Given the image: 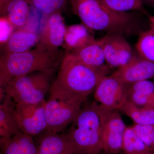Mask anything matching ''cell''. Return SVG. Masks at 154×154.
<instances>
[{"instance_id":"836d02e7","label":"cell","mask_w":154,"mask_h":154,"mask_svg":"<svg viewBox=\"0 0 154 154\" xmlns=\"http://www.w3.org/2000/svg\"></svg>"},{"instance_id":"5bb4252c","label":"cell","mask_w":154,"mask_h":154,"mask_svg":"<svg viewBox=\"0 0 154 154\" xmlns=\"http://www.w3.org/2000/svg\"><path fill=\"white\" fill-rule=\"evenodd\" d=\"M0 146L2 154H38L32 137L21 131L11 137L1 138Z\"/></svg>"},{"instance_id":"44dd1931","label":"cell","mask_w":154,"mask_h":154,"mask_svg":"<svg viewBox=\"0 0 154 154\" xmlns=\"http://www.w3.org/2000/svg\"><path fill=\"white\" fill-rule=\"evenodd\" d=\"M136 49L141 57L154 62V28L150 26L148 30L140 32Z\"/></svg>"},{"instance_id":"7402d4cb","label":"cell","mask_w":154,"mask_h":154,"mask_svg":"<svg viewBox=\"0 0 154 154\" xmlns=\"http://www.w3.org/2000/svg\"><path fill=\"white\" fill-rule=\"evenodd\" d=\"M122 151L124 154H141L150 150L132 127L127 126L123 137Z\"/></svg>"},{"instance_id":"3957f363","label":"cell","mask_w":154,"mask_h":154,"mask_svg":"<svg viewBox=\"0 0 154 154\" xmlns=\"http://www.w3.org/2000/svg\"><path fill=\"white\" fill-rule=\"evenodd\" d=\"M60 66L50 92H67L86 99L110 71L108 66L97 68L86 65L68 51L64 55Z\"/></svg>"},{"instance_id":"4316f807","label":"cell","mask_w":154,"mask_h":154,"mask_svg":"<svg viewBox=\"0 0 154 154\" xmlns=\"http://www.w3.org/2000/svg\"><path fill=\"white\" fill-rule=\"evenodd\" d=\"M128 90L138 92L154 99V82L149 80H143L129 85Z\"/></svg>"},{"instance_id":"cb8c5ba5","label":"cell","mask_w":154,"mask_h":154,"mask_svg":"<svg viewBox=\"0 0 154 154\" xmlns=\"http://www.w3.org/2000/svg\"><path fill=\"white\" fill-rule=\"evenodd\" d=\"M30 1L31 5L46 16L55 12H62L66 10V0Z\"/></svg>"},{"instance_id":"e0dca14e","label":"cell","mask_w":154,"mask_h":154,"mask_svg":"<svg viewBox=\"0 0 154 154\" xmlns=\"http://www.w3.org/2000/svg\"><path fill=\"white\" fill-rule=\"evenodd\" d=\"M80 62L94 68L107 66L101 38L94 41L79 49L70 52Z\"/></svg>"},{"instance_id":"2e32d148","label":"cell","mask_w":154,"mask_h":154,"mask_svg":"<svg viewBox=\"0 0 154 154\" xmlns=\"http://www.w3.org/2000/svg\"><path fill=\"white\" fill-rule=\"evenodd\" d=\"M93 31L82 23L66 26L62 47L68 52L79 49L95 40Z\"/></svg>"},{"instance_id":"ffe728a7","label":"cell","mask_w":154,"mask_h":154,"mask_svg":"<svg viewBox=\"0 0 154 154\" xmlns=\"http://www.w3.org/2000/svg\"><path fill=\"white\" fill-rule=\"evenodd\" d=\"M119 110L131 119L135 124L154 125V108L138 107L128 102Z\"/></svg>"},{"instance_id":"603a6c76","label":"cell","mask_w":154,"mask_h":154,"mask_svg":"<svg viewBox=\"0 0 154 154\" xmlns=\"http://www.w3.org/2000/svg\"><path fill=\"white\" fill-rule=\"evenodd\" d=\"M113 11L120 12L141 11L146 14L140 0H100Z\"/></svg>"},{"instance_id":"4dcf8cb0","label":"cell","mask_w":154,"mask_h":154,"mask_svg":"<svg viewBox=\"0 0 154 154\" xmlns=\"http://www.w3.org/2000/svg\"><path fill=\"white\" fill-rule=\"evenodd\" d=\"M149 18L150 25L154 28V16H149Z\"/></svg>"},{"instance_id":"9c48e42d","label":"cell","mask_w":154,"mask_h":154,"mask_svg":"<svg viewBox=\"0 0 154 154\" xmlns=\"http://www.w3.org/2000/svg\"><path fill=\"white\" fill-rule=\"evenodd\" d=\"M101 39L105 62L109 68L118 69L125 65L134 55L131 46L122 33H106Z\"/></svg>"},{"instance_id":"ba28073f","label":"cell","mask_w":154,"mask_h":154,"mask_svg":"<svg viewBox=\"0 0 154 154\" xmlns=\"http://www.w3.org/2000/svg\"><path fill=\"white\" fill-rule=\"evenodd\" d=\"M46 101L34 104L15 103V113L21 131L31 136L47 130Z\"/></svg>"},{"instance_id":"d6986e66","label":"cell","mask_w":154,"mask_h":154,"mask_svg":"<svg viewBox=\"0 0 154 154\" xmlns=\"http://www.w3.org/2000/svg\"><path fill=\"white\" fill-rule=\"evenodd\" d=\"M30 0H13L7 9V17L15 29L22 28L28 20Z\"/></svg>"},{"instance_id":"7a4b0ae2","label":"cell","mask_w":154,"mask_h":154,"mask_svg":"<svg viewBox=\"0 0 154 154\" xmlns=\"http://www.w3.org/2000/svg\"><path fill=\"white\" fill-rule=\"evenodd\" d=\"M113 110L97 102L82 108L67 134L73 154L101 153L102 128L107 116Z\"/></svg>"},{"instance_id":"f1b7e54d","label":"cell","mask_w":154,"mask_h":154,"mask_svg":"<svg viewBox=\"0 0 154 154\" xmlns=\"http://www.w3.org/2000/svg\"><path fill=\"white\" fill-rule=\"evenodd\" d=\"M13 0H0V15L1 17L7 16V9Z\"/></svg>"},{"instance_id":"277c9868","label":"cell","mask_w":154,"mask_h":154,"mask_svg":"<svg viewBox=\"0 0 154 154\" xmlns=\"http://www.w3.org/2000/svg\"><path fill=\"white\" fill-rule=\"evenodd\" d=\"M64 55L60 51L52 52L38 46L25 52L3 54L0 58V87L15 77L55 70Z\"/></svg>"},{"instance_id":"9a60e30c","label":"cell","mask_w":154,"mask_h":154,"mask_svg":"<svg viewBox=\"0 0 154 154\" xmlns=\"http://www.w3.org/2000/svg\"><path fill=\"white\" fill-rule=\"evenodd\" d=\"M40 36L33 31L19 28L14 31L4 45V53H19L30 50L38 44Z\"/></svg>"},{"instance_id":"8992f818","label":"cell","mask_w":154,"mask_h":154,"mask_svg":"<svg viewBox=\"0 0 154 154\" xmlns=\"http://www.w3.org/2000/svg\"><path fill=\"white\" fill-rule=\"evenodd\" d=\"M50 94V97L45 105L46 131L59 133L75 120L86 99L67 92Z\"/></svg>"},{"instance_id":"ac0fdd59","label":"cell","mask_w":154,"mask_h":154,"mask_svg":"<svg viewBox=\"0 0 154 154\" xmlns=\"http://www.w3.org/2000/svg\"><path fill=\"white\" fill-rule=\"evenodd\" d=\"M15 102L6 95L0 105V136L8 138L21 131L15 113Z\"/></svg>"},{"instance_id":"52a82bcc","label":"cell","mask_w":154,"mask_h":154,"mask_svg":"<svg viewBox=\"0 0 154 154\" xmlns=\"http://www.w3.org/2000/svg\"><path fill=\"white\" fill-rule=\"evenodd\" d=\"M128 85L113 74L102 78L95 90L94 97L100 105L113 110H119L128 101Z\"/></svg>"},{"instance_id":"f546056e","label":"cell","mask_w":154,"mask_h":154,"mask_svg":"<svg viewBox=\"0 0 154 154\" xmlns=\"http://www.w3.org/2000/svg\"><path fill=\"white\" fill-rule=\"evenodd\" d=\"M143 5L145 4L154 8V0H140Z\"/></svg>"},{"instance_id":"83f0119b","label":"cell","mask_w":154,"mask_h":154,"mask_svg":"<svg viewBox=\"0 0 154 154\" xmlns=\"http://www.w3.org/2000/svg\"><path fill=\"white\" fill-rule=\"evenodd\" d=\"M1 44L4 45L14 32V28L7 16L1 17Z\"/></svg>"},{"instance_id":"7c38bea8","label":"cell","mask_w":154,"mask_h":154,"mask_svg":"<svg viewBox=\"0 0 154 154\" xmlns=\"http://www.w3.org/2000/svg\"><path fill=\"white\" fill-rule=\"evenodd\" d=\"M112 74L129 85L154 78V62L134 55L128 63L117 69Z\"/></svg>"},{"instance_id":"30bf717a","label":"cell","mask_w":154,"mask_h":154,"mask_svg":"<svg viewBox=\"0 0 154 154\" xmlns=\"http://www.w3.org/2000/svg\"><path fill=\"white\" fill-rule=\"evenodd\" d=\"M126 127L119 110L111 111L105 119L102 128L103 151L109 154H116L122 151Z\"/></svg>"},{"instance_id":"d6a6232c","label":"cell","mask_w":154,"mask_h":154,"mask_svg":"<svg viewBox=\"0 0 154 154\" xmlns=\"http://www.w3.org/2000/svg\"><path fill=\"white\" fill-rule=\"evenodd\" d=\"M2 154V153H1V154Z\"/></svg>"},{"instance_id":"d4e9b609","label":"cell","mask_w":154,"mask_h":154,"mask_svg":"<svg viewBox=\"0 0 154 154\" xmlns=\"http://www.w3.org/2000/svg\"><path fill=\"white\" fill-rule=\"evenodd\" d=\"M150 150H154V125L135 124L132 126Z\"/></svg>"},{"instance_id":"1f68e13d","label":"cell","mask_w":154,"mask_h":154,"mask_svg":"<svg viewBox=\"0 0 154 154\" xmlns=\"http://www.w3.org/2000/svg\"><path fill=\"white\" fill-rule=\"evenodd\" d=\"M141 154H154V150L149 151L146 152Z\"/></svg>"},{"instance_id":"484cf974","label":"cell","mask_w":154,"mask_h":154,"mask_svg":"<svg viewBox=\"0 0 154 154\" xmlns=\"http://www.w3.org/2000/svg\"><path fill=\"white\" fill-rule=\"evenodd\" d=\"M128 102L140 107L154 108V99L138 92L131 91L128 88Z\"/></svg>"},{"instance_id":"8fae6325","label":"cell","mask_w":154,"mask_h":154,"mask_svg":"<svg viewBox=\"0 0 154 154\" xmlns=\"http://www.w3.org/2000/svg\"><path fill=\"white\" fill-rule=\"evenodd\" d=\"M61 12H55L47 15L37 46L52 52L59 51L62 46L66 26Z\"/></svg>"},{"instance_id":"5b68a950","label":"cell","mask_w":154,"mask_h":154,"mask_svg":"<svg viewBox=\"0 0 154 154\" xmlns=\"http://www.w3.org/2000/svg\"><path fill=\"white\" fill-rule=\"evenodd\" d=\"M54 70L34 72L15 77L1 87L15 103L36 104L45 100Z\"/></svg>"},{"instance_id":"6da1fadb","label":"cell","mask_w":154,"mask_h":154,"mask_svg":"<svg viewBox=\"0 0 154 154\" xmlns=\"http://www.w3.org/2000/svg\"><path fill=\"white\" fill-rule=\"evenodd\" d=\"M73 13L92 31L133 34L139 30L135 14L113 11L100 0H70Z\"/></svg>"},{"instance_id":"4fadbf2b","label":"cell","mask_w":154,"mask_h":154,"mask_svg":"<svg viewBox=\"0 0 154 154\" xmlns=\"http://www.w3.org/2000/svg\"><path fill=\"white\" fill-rule=\"evenodd\" d=\"M37 146L38 154H73L67 134L46 131L40 137Z\"/></svg>"}]
</instances>
